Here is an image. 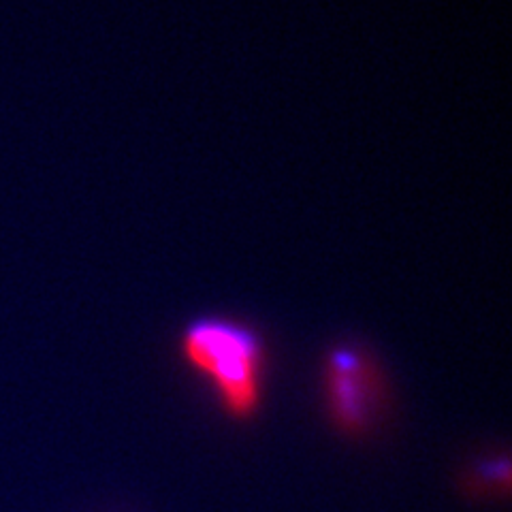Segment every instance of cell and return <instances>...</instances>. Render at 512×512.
I'll return each instance as SVG.
<instances>
[{
  "instance_id": "1",
  "label": "cell",
  "mask_w": 512,
  "mask_h": 512,
  "mask_svg": "<svg viewBox=\"0 0 512 512\" xmlns=\"http://www.w3.org/2000/svg\"><path fill=\"white\" fill-rule=\"evenodd\" d=\"M180 355L235 419H248L259 410L267 350L252 325L224 314H203L184 327Z\"/></svg>"
},
{
  "instance_id": "2",
  "label": "cell",
  "mask_w": 512,
  "mask_h": 512,
  "mask_svg": "<svg viewBox=\"0 0 512 512\" xmlns=\"http://www.w3.org/2000/svg\"><path fill=\"white\" fill-rule=\"evenodd\" d=\"M323 384L335 421L346 429L370 425L384 393L380 365L370 350L355 342L329 348L323 363Z\"/></svg>"
}]
</instances>
